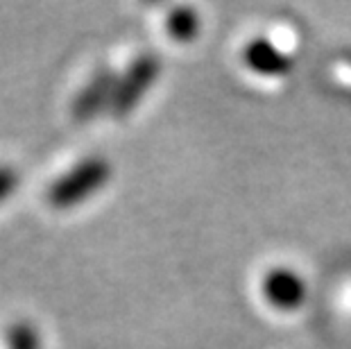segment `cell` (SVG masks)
Segmentation results:
<instances>
[{
  "instance_id": "5b68a950",
  "label": "cell",
  "mask_w": 351,
  "mask_h": 349,
  "mask_svg": "<svg viewBox=\"0 0 351 349\" xmlns=\"http://www.w3.org/2000/svg\"><path fill=\"white\" fill-rule=\"evenodd\" d=\"M245 64L252 71H256L258 75H270V77L288 75L293 71V59L267 39H254L245 48Z\"/></svg>"
},
{
  "instance_id": "277c9868",
  "label": "cell",
  "mask_w": 351,
  "mask_h": 349,
  "mask_svg": "<svg viewBox=\"0 0 351 349\" xmlns=\"http://www.w3.org/2000/svg\"><path fill=\"white\" fill-rule=\"evenodd\" d=\"M116 77L111 71H98L95 77L88 82V84L82 88V93L77 95L75 105H73V114H75L77 121H88L95 114H100L104 105H111V98H114L116 91Z\"/></svg>"
},
{
  "instance_id": "3957f363",
  "label": "cell",
  "mask_w": 351,
  "mask_h": 349,
  "mask_svg": "<svg viewBox=\"0 0 351 349\" xmlns=\"http://www.w3.org/2000/svg\"><path fill=\"white\" fill-rule=\"evenodd\" d=\"M263 295L272 306L293 311L306 300V284L297 272L288 268H274L263 279Z\"/></svg>"
},
{
  "instance_id": "8992f818",
  "label": "cell",
  "mask_w": 351,
  "mask_h": 349,
  "mask_svg": "<svg viewBox=\"0 0 351 349\" xmlns=\"http://www.w3.org/2000/svg\"><path fill=\"white\" fill-rule=\"evenodd\" d=\"M166 27H168L170 39L182 41V43L193 41L199 32V16L191 7H177V10L168 14Z\"/></svg>"
},
{
  "instance_id": "7a4b0ae2",
  "label": "cell",
  "mask_w": 351,
  "mask_h": 349,
  "mask_svg": "<svg viewBox=\"0 0 351 349\" xmlns=\"http://www.w3.org/2000/svg\"><path fill=\"white\" fill-rule=\"evenodd\" d=\"M159 71L161 64L154 55H141L138 59H134L130 69L125 71V75L116 82V91L109 105L114 118H127L132 114L134 107L143 100L147 88L159 77Z\"/></svg>"
},
{
  "instance_id": "ba28073f",
  "label": "cell",
  "mask_w": 351,
  "mask_h": 349,
  "mask_svg": "<svg viewBox=\"0 0 351 349\" xmlns=\"http://www.w3.org/2000/svg\"><path fill=\"white\" fill-rule=\"evenodd\" d=\"M16 182H19V177L12 168L0 166V202H3L14 189H16Z\"/></svg>"
},
{
  "instance_id": "6da1fadb",
  "label": "cell",
  "mask_w": 351,
  "mask_h": 349,
  "mask_svg": "<svg viewBox=\"0 0 351 349\" xmlns=\"http://www.w3.org/2000/svg\"><path fill=\"white\" fill-rule=\"evenodd\" d=\"M111 177V166L104 159L91 157L77 163L71 173L52 184L48 191V202L57 209H71L80 202H84L88 195L100 191Z\"/></svg>"
},
{
  "instance_id": "52a82bcc",
  "label": "cell",
  "mask_w": 351,
  "mask_h": 349,
  "mask_svg": "<svg viewBox=\"0 0 351 349\" xmlns=\"http://www.w3.org/2000/svg\"><path fill=\"white\" fill-rule=\"evenodd\" d=\"M7 347L10 349H41V343L32 324L16 322L7 331Z\"/></svg>"
}]
</instances>
